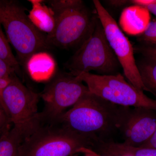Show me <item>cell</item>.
Wrapping results in <instances>:
<instances>
[{
	"mask_svg": "<svg viewBox=\"0 0 156 156\" xmlns=\"http://www.w3.org/2000/svg\"><path fill=\"white\" fill-rule=\"evenodd\" d=\"M11 78L9 80H3V79H0V89H2L9 84L10 82Z\"/></svg>",
	"mask_w": 156,
	"mask_h": 156,
	"instance_id": "cell-26",
	"label": "cell"
},
{
	"mask_svg": "<svg viewBox=\"0 0 156 156\" xmlns=\"http://www.w3.org/2000/svg\"><path fill=\"white\" fill-rule=\"evenodd\" d=\"M137 156H156V149L142 148L140 150Z\"/></svg>",
	"mask_w": 156,
	"mask_h": 156,
	"instance_id": "cell-23",
	"label": "cell"
},
{
	"mask_svg": "<svg viewBox=\"0 0 156 156\" xmlns=\"http://www.w3.org/2000/svg\"><path fill=\"white\" fill-rule=\"evenodd\" d=\"M56 17V25L52 34L47 36L49 46L64 49L78 47L91 36L98 17L85 5L65 11Z\"/></svg>",
	"mask_w": 156,
	"mask_h": 156,
	"instance_id": "cell-7",
	"label": "cell"
},
{
	"mask_svg": "<svg viewBox=\"0 0 156 156\" xmlns=\"http://www.w3.org/2000/svg\"><path fill=\"white\" fill-rule=\"evenodd\" d=\"M130 156L127 155H121V156Z\"/></svg>",
	"mask_w": 156,
	"mask_h": 156,
	"instance_id": "cell-30",
	"label": "cell"
},
{
	"mask_svg": "<svg viewBox=\"0 0 156 156\" xmlns=\"http://www.w3.org/2000/svg\"><path fill=\"white\" fill-rule=\"evenodd\" d=\"M69 73L61 74L45 87L40 94L44 106L39 118L43 123L56 122L69 108L72 107L87 92V86Z\"/></svg>",
	"mask_w": 156,
	"mask_h": 156,
	"instance_id": "cell-6",
	"label": "cell"
},
{
	"mask_svg": "<svg viewBox=\"0 0 156 156\" xmlns=\"http://www.w3.org/2000/svg\"><path fill=\"white\" fill-rule=\"evenodd\" d=\"M128 107L112 103L89 91L56 121L94 141H112Z\"/></svg>",
	"mask_w": 156,
	"mask_h": 156,
	"instance_id": "cell-1",
	"label": "cell"
},
{
	"mask_svg": "<svg viewBox=\"0 0 156 156\" xmlns=\"http://www.w3.org/2000/svg\"><path fill=\"white\" fill-rule=\"evenodd\" d=\"M40 97V94L24 86L15 74L0 89V105L14 126L25 125L38 119Z\"/></svg>",
	"mask_w": 156,
	"mask_h": 156,
	"instance_id": "cell-9",
	"label": "cell"
},
{
	"mask_svg": "<svg viewBox=\"0 0 156 156\" xmlns=\"http://www.w3.org/2000/svg\"><path fill=\"white\" fill-rule=\"evenodd\" d=\"M107 2L111 6L115 7H122L130 4V1L128 0H112L107 1Z\"/></svg>",
	"mask_w": 156,
	"mask_h": 156,
	"instance_id": "cell-24",
	"label": "cell"
},
{
	"mask_svg": "<svg viewBox=\"0 0 156 156\" xmlns=\"http://www.w3.org/2000/svg\"><path fill=\"white\" fill-rule=\"evenodd\" d=\"M93 140L79 135L58 121L42 123L27 136L17 156H70L82 148L92 149Z\"/></svg>",
	"mask_w": 156,
	"mask_h": 156,
	"instance_id": "cell-2",
	"label": "cell"
},
{
	"mask_svg": "<svg viewBox=\"0 0 156 156\" xmlns=\"http://www.w3.org/2000/svg\"><path fill=\"white\" fill-rule=\"evenodd\" d=\"M0 24L20 64L25 66L31 56L50 47L47 36L33 24L25 9L17 1L0 0Z\"/></svg>",
	"mask_w": 156,
	"mask_h": 156,
	"instance_id": "cell-3",
	"label": "cell"
},
{
	"mask_svg": "<svg viewBox=\"0 0 156 156\" xmlns=\"http://www.w3.org/2000/svg\"><path fill=\"white\" fill-rule=\"evenodd\" d=\"M11 122L4 110L0 105V134L1 136L11 129Z\"/></svg>",
	"mask_w": 156,
	"mask_h": 156,
	"instance_id": "cell-20",
	"label": "cell"
},
{
	"mask_svg": "<svg viewBox=\"0 0 156 156\" xmlns=\"http://www.w3.org/2000/svg\"><path fill=\"white\" fill-rule=\"evenodd\" d=\"M75 76L86 83L90 92L112 103L120 106L143 107L156 110V100L136 89L120 73L100 75L81 73Z\"/></svg>",
	"mask_w": 156,
	"mask_h": 156,
	"instance_id": "cell-5",
	"label": "cell"
},
{
	"mask_svg": "<svg viewBox=\"0 0 156 156\" xmlns=\"http://www.w3.org/2000/svg\"><path fill=\"white\" fill-rule=\"evenodd\" d=\"M134 51L144 57L156 59V44H142L134 47Z\"/></svg>",
	"mask_w": 156,
	"mask_h": 156,
	"instance_id": "cell-18",
	"label": "cell"
},
{
	"mask_svg": "<svg viewBox=\"0 0 156 156\" xmlns=\"http://www.w3.org/2000/svg\"><path fill=\"white\" fill-rule=\"evenodd\" d=\"M156 16V2L146 7L145 9Z\"/></svg>",
	"mask_w": 156,
	"mask_h": 156,
	"instance_id": "cell-25",
	"label": "cell"
},
{
	"mask_svg": "<svg viewBox=\"0 0 156 156\" xmlns=\"http://www.w3.org/2000/svg\"><path fill=\"white\" fill-rule=\"evenodd\" d=\"M25 66L30 77L37 82L50 80L56 69L54 58L50 54L44 51L35 53L31 56Z\"/></svg>",
	"mask_w": 156,
	"mask_h": 156,
	"instance_id": "cell-11",
	"label": "cell"
},
{
	"mask_svg": "<svg viewBox=\"0 0 156 156\" xmlns=\"http://www.w3.org/2000/svg\"><path fill=\"white\" fill-rule=\"evenodd\" d=\"M33 123L13 126L0 137V156H17L23 140L34 129Z\"/></svg>",
	"mask_w": 156,
	"mask_h": 156,
	"instance_id": "cell-12",
	"label": "cell"
},
{
	"mask_svg": "<svg viewBox=\"0 0 156 156\" xmlns=\"http://www.w3.org/2000/svg\"><path fill=\"white\" fill-rule=\"evenodd\" d=\"M137 40L143 44H156V19L148 23L144 30L137 37Z\"/></svg>",
	"mask_w": 156,
	"mask_h": 156,
	"instance_id": "cell-17",
	"label": "cell"
},
{
	"mask_svg": "<svg viewBox=\"0 0 156 156\" xmlns=\"http://www.w3.org/2000/svg\"><path fill=\"white\" fill-rule=\"evenodd\" d=\"M32 9L28 16L33 24L42 33L52 34L56 25V17L54 12L44 1L31 0Z\"/></svg>",
	"mask_w": 156,
	"mask_h": 156,
	"instance_id": "cell-13",
	"label": "cell"
},
{
	"mask_svg": "<svg viewBox=\"0 0 156 156\" xmlns=\"http://www.w3.org/2000/svg\"><path fill=\"white\" fill-rule=\"evenodd\" d=\"M16 71L2 58H0V79L9 80Z\"/></svg>",
	"mask_w": 156,
	"mask_h": 156,
	"instance_id": "cell-19",
	"label": "cell"
},
{
	"mask_svg": "<svg viewBox=\"0 0 156 156\" xmlns=\"http://www.w3.org/2000/svg\"><path fill=\"white\" fill-rule=\"evenodd\" d=\"M66 67L74 76L92 71L100 75L118 73L121 65L110 46L99 19L92 34L78 48Z\"/></svg>",
	"mask_w": 156,
	"mask_h": 156,
	"instance_id": "cell-4",
	"label": "cell"
},
{
	"mask_svg": "<svg viewBox=\"0 0 156 156\" xmlns=\"http://www.w3.org/2000/svg\"><path fill=\"white\" fill-rule=\"evenodd\" d=\"M0 58H2L8 64L18 72L20 71V63L14 56L11 50L10 44L4 33L0 24Z\"/></svg>",
	"mask_w": 156,
	"mask_h": 156,
	"instance_id": "cell-15",
	"label": "cell"
},
{
	"mask_svg": "<svg viewBox=\"0 0 156 156\" xmlns=\"http://www.w3.org/2000/svg\"><path fill=\"white\" fill-rule=\"evenodd\" d=\"M85 149L86 151H87L88 152L91 154L93 156H102L95 152L91 149L87 148H85Z\"/></svg>",
	"mask_w": 156,
	"mask_h": 156,
	"instance_id": "cell-27",
	"label": "cell"
},
{
	"mask_svg": "<svg viewBox=\"0 0 156 156\" xmlns=\"http://www.w3.org/2000/svg\"><path fill=\"white\" fill-rule=\"evenodd\" d=\"M79 153H87L89 154H90L91 156H93V155H92L91 154H90V153H89V152H88L87 151H86V150H85V147L82 148L80 149V151H79Z\"/></svg>",
	"mask_w": 156,
	"mask_h": 156,
	"instance_id": "cell-28",
	"label": "cell"
},
{
	"mask_svg": "<svg viewBox=\"0 0 156 156\" xmlns=\"http://www.w3.org/2000/svg\"><path fill=\"white\" fill-rule=\"evenodd\" d=\"M130 4L145 9L146 7L156 2V0H131Z\"/></svg>",
	"mask_w": 156,
	"mask_h": 156,
	"instance_id": "cell-21",
	"label": "cell"
},
{
	"mask_svg": "<svg viewBox=\"0 0 156 156\" xmlns=\"http://www.w3.org/2000/svg\"><path fill=\"white\" fill-rule=\"evenodd\" d=\"M110 46L116 56L124 75L128 82L141 91L147 90L144 86L134 56V47L114 19L98 0L93 1Z\"/></svg>",
	"mask_w": 156,
	"mask_h": 156,
	"instance_id": "cell-8",
	"label": "cell"
},
{
	"mask_svg": "<svg viewBox=\"0 0 156 156\" xmlns=\"http://www.w3.org/2000/svg\"><path fill=\"white\" fill-rule=\"evenodd\" d=\"M45 2L52 9L55 16L69 9L84 5L83 2L81 0H50Z\"/></svg>",
	"mask_w": 156,
	"mask_h": 156,
	"instance_id": "cell-16",
	"label": "cell"
},
{
	"mask_svg": "<svg viewBox=\"0 0 156 156\" xmlns=\"http://www.w3.org/2000/svg\"><path fill=\"white\" fill-rule=\"evenodd\" d=\"M136 61L144 86L156 98V59L144 57Z\"/></svg>",
	"mask_w": 156,
	"mask_h": 156,
	"instance_id": "cell-14",
	"label": "cell"
},
{
	"mask_svg": "<svg viewBox=\"0 0 156 156\" xmlns=\"http://www.w3.org/2000/svg\"><path fill=\"white\" fill-rule=\"evenodd\" d=\"M156 128V110L128 107L119 129L126 145L140 147L151 137Z\"/></svg>",
	"mask_w": 156,
	"mask_h": 156,
	"instance_id": "cell-10",
	"label": "cell"
},
{
	"mask_svg": "<svg viewBox=\"0 0 156 156\" xmlns=\"http://www.w3.org/2000/svg\"><path fill=\"white\" fill-rule=\"evenodd\" d=\"M140 147L156 149V128L153 134L150 139Z\"/></svg>",
	"mask_w": 156,
	"mask_h": 156,
	"instance_id": "cell-22",
	"label": "cell"
},
{
	"mask_svg": "<svg viewBox=\"0 0 156 156\" xmlns=\"http://www.w3.org/2000/svg\"><path fill=\"white\" fill-rule=\"evenodd\" d=\"M83 154H85V156H91L89 154L87 153H84Z\"/></svg>",
	"mask_w": 156,
	"mask_h": 156,
	"instance_id": "cell-29",
	"label": "cell"
}]
</instances>
